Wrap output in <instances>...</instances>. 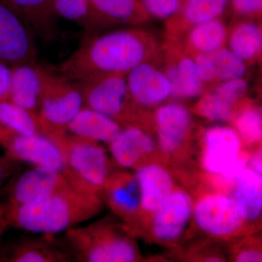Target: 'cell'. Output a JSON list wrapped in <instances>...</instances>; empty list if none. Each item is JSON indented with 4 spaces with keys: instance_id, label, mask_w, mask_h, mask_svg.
<instances>
[{
    "instance_id": "1",
    "label": "cell",
    "mask_w": 262,
    "mask_h": 262,
    "mask_svg": "<svg viewBox=\"0 0 262 262\" xmlns=\"http://www.w3.org/2000/svg\"><path fill=\"white\" fill-rule=\"evenodd\" d=\"M162 42L143 27H125L86 35L59 72L75 82L104 74H125L159 60Z\"/></svg>"
},
{
    "instance_id": "2",
    "label": "cell",
    "mask_w": 262,
    "mask_h": 262,
    "mask_svg": "<svg viewBox=\"0 0 262 262\" xmlns=\"http://www.w3.org/2000/svg\"><path fill=\"white\" fill-rule=\"evenodd\" d=\"M102 207L101 196L82 192L70 184L42 201L13 207L9 218L27 232L53 234L96 216Z\"/></svg>"
},
{
    "instance_id": "3",
    "label": "cell",
    "mask_w": 262,
    "mask_h": 262,
    "mask_svg": "<svg viewBox=\"0 0 262 262\" xmlns=\"http://www.w3.org/2000/svg\"><path fill=\"white\" fill-rule=\"evenodd\" d=\"M67 239L77 257L89 262H132L141 259L134 234L125 225L98 221L69 229Z\"/></svg>"
},
{
    "instance_id": "4",
    "label": "cell",
    "mask_w": 262,
    "mask_h": 262,
    "mask_svg": "<svg viewBox=\"0 0 262 262\" xmlns=\"http://www.w3.org/2000/svg\"><path fill=\"white\" fill-rule=\"evenodd\" d=\"M125 74H104L77 82L84 106L115 119L122 125L151 128V112L139 107L131 98Z\"/></svg>"
},
{
    "instance_id": "5",
    "label": "cell",
    "mask_w": 262,
    "mask_h": 262,
    "mask_svg": "<svg viewBox=\"0 0 262 262\" xmlns=\"http://www.w3.org/2000/svg\"><path fill=\"white\" fill-rule=\"evenodd\" d=\"M64 151L67 170L64 176L75 189L101 196L111 177V162L99 143L67 135L51 137Z\"/></svg>"
},
{
    "instance_id": "6",
    "label": "cell",
    "mask_w": 262,
    "mask_h": 262,
    "mask_svg": "<svg viewBox=\"0 0 262 262\" xmlns=\"http://www.w3.org/2000/svg\"><path fill=\"white\" fill-rule=\"evenodd\" d=\"M84 106L78 84L61 72L46 68L39 116L42 134L49 136L67 133V127Z\"/></svg>"
},
{
    "instance_id": "7",
    "label": "cell",
    "mask_w": 262,
    "mask_h": 262,
    "mask_svg": "<svg viewBox=\"0 0 262 262\" xmlns=\"http://www.w3.org/2000/svg\"><path fill=\"white\" fill-rule=\"evenodd\" d=\"M192 220L198 230L215 241L232 242L253 233L232 196L211 189L198 196Z\"/></svg>"
},
{
    "instance_id": "8",
    "label": "cell",
    "mask_w": 262,
    "mask_h": 262,
    "mask_svg": "<svg viewBox=\"0 0 262 262\" xmlns=\"http://www.w3.org/2000/svg\"><path fill=\"white\" fill-rule=\"evenodd\" d=\"M151 125L165 159L186 156L194 133L192 110L175 100L164 103L151 112Z\"/></svg>"
},
{
    "instance_id": "9",
    "label": "cell",
    "mask_w": 262,
    "mask_h": 262,
    "mask_svg": "<svg viewBox=\"0 0 262 262\" xmlns=\"http://www.w3.org/2000/svg\"><path fill=\"white\" fill-rule=\"evenodd\" d=\"M160 66L170 81L172 99H194L206 91L194 56L179 41L162 42Z\"/></svg>"
},
{
    "instance_id": "10",
    "label": "cell",
    "mask_w": 262,
    "mask_h": 262,
    "mask_svg": "<svg viewBox=\"0 0 262 262\" xmlns=\"http://www.w3.org/2000/svg\"><path fill=\"white\" fill-rule=\"evenodd\" d=\"M194 201L183 187H176L150 219L145 233L157 244L173 246L181 241L193 218Z\"/></svg>"
},
{
    "instance_id": "11",
    "label": "cell",
    "mask_w": 262,
    "mask_h": 262,
    "mask_svg": "<svg viewBox=\"0 0 262 262\" xmlns=\"http://www.w3.org/2000/svg\"><path fill=\"white\" fill-rule=\"evenodd\" d=\"M0 143L13 159L54 169L63 174L67 170L64 151L51 136L43 134L20 136L0 130Z\"/></svg>"
},
{
    "instance_id": "12",
    "label": "cell",
    "mask_w": 262,
    "mask_h": 262,
    "mask_svg": "<svg viewBox=\"0 0 262 262\" xmlns=\"http://www.w3.org/2000/svg\"><path fill=\"white\" fill-rule=\"evenodd\" d=\"M201 167L204 175L222 173L237 160L244 149L232 126L213 125L201 134Z\"/></svg>"
},
{
    "instance_id": "13",
    "label": "cell",
    "mask_w": 262,
    "mask_h": 262,
    "mask_svg": "<svg viewBox=\"0 0 262 262\" xmlns=\"http://www.w3.org/2000/svg\"><path fill=\"white\" fill-rule=\"evenodd\" d=\"M108 145L114 162L122 168L136 170L150 162L160 161L156 160L163 156L151 131L140 125H123Z\"/></svg>"
},
{
    "instance_id": "14",
    "label": "cell",
    "mask_w": 262,
    "mask_h": 262,
    "mask_svg": "<svg viewBox=\"0 0 262 262\" xmlns=\"http://www.w3.org/2000/svg\"><path fill=\"white\" fill-rule=\"evenodd\" d=\"M101 194L110 209L133 234L141 232V192L135 174L113 172Z\"/></svg>"
},
{
    "instance_id": "15",
    "label": "cell",
    "mask_w": 262,
    "mask_h": 262,
    "mask_svg": "<svg viewBox=\"0 0 262 262\" xmlns=\"http://www.w3.org/2000/svg\"><path fill=\"white\" fill-rule=\"evenodd\" d=\"M37 51L30 29L0 2V61L10 67L36 63Z\"/></svg>"
},
{
    "instance_id": "16",
    "label": "cell",
    "mask_w": 262,
    "mask_h": 262,
    "mask_svg": "<svg viewBox=\"0 0 262 262\" xmlns=\"http://www.w3.org/2000/svg\"><path fill=\"white\" fill-rule=\"evenodd\" d=\"M160 60L145 62L127 74V83L133 101L148 112L171 98V86L160 66Z\"/></svg>"
},
{
    "instance_id": "17",
    "label": "cell",
    "mask_w": 262,
    "mask_h": 262,
    "mask_svg": "<svg viewBox=\"0 0 262 262\" xmlns=\"http://www.w3.org/2000/svg\"><path fill=\"white\" fill-rule=\"evenodd\" d=\"M248 90L245 77L220 82L208 88L191 110L208 121L230 122L236 106L246 97Z\"/></svg>"
},
{
    "instance_id": "18",
    "label": "cell",
    "mask_w": 262,
    "mask_h": 262,
    "mask_svg": "<svg viewBox=\"0 0 262 262\" xmlns=\"http://www.w3.org/2000/svg\"><path fill=\"white\" fill-rule=\"evenodd\" d=\"M134 174L140 188L142 233L151 217L168 199L176 186L171 173L162 161L141 165Z\"/></svg>"
},
{
    "instance_id": "19",
    "label": "cell",
    "mask_w": 262,
    "mask_h": 262,
    "mask_svg": "<svg viewBox=\"0 0 262 262\" xmlns=\"http://www.w3.org/2000/svg\"><path fill=\"white\" fill-rule=\"evenodd\" d=\"M70 184L61 172L34 166L20 174L15 181L11 195L13 207L42 201Z\"/></svg>"
},
{
    "instance_id": "20",
    "label": "cell",
    "mask_w": 262,
    "mask_h": 262,
    "mask_svg": "<svg viewBox=\"0 0 262 262\" xmlns=\"http://www.w3.org/2000/svg\"><path fill=\"white\" fill-rule=\"evenodd\" d=\"M229 0H184L179 11L165 21V39L179 41L192 27L227 13Z\"/></svg>"
},
{
    "instance_id": "21",
    "label": "cell",
    "mask_w": 262,
    "mask_h": 262,
    "mask_svg": "<svg viewBox=\"0 0 262 262\" xmlns=\"http://www.w3.org/2000/svg\"><path fill=\"white\" fill-rule=\"evenodd\" d=\"M98 32L143 27L151 21L140 0H90Z\"/></svg>"
},
{
    "instance_id": "22",
    "label": "cell",
    "mask_w": 262,
    "mask_h": 262,
    "mask_svg": "<svg viewBox=\"0 0 262 262\" xmlns=\"http://www.w3.org/2000/svg\"><path fill=\"white\" fill-rule=\"evenodd\" d=\"M253 233L262 230V174L251 166L237 176L229 193Z\"/></svg>"
},
{
    "instance_id": "23",
    "label": "cell",
    "mask_w": 262,
    "mask_h": 262,
    "mask_svg": "<svg viewBox=\"0 0 262 262\" xmlns=\"http://www.w3.org/2000/svg\"><path fill=\"white\" fill-rule=\"evenodd\" d=\"M206 89L214 84L245 77L248 65L228 48L194 56Z\"/></svg>"
},
{
    "instance_id": "24",
    "label": "cell",
    "mask_w": 262,
    "mask_h": 262,
    "mask_svg": "<svg viewBox=\"0 0 262 262\" xmlns=\"http://www.w3.org/2000/svg\"><path fill=\"white\" fill-rule=\"evenodd\" d=\"M45 70V67L36 63L12 67L11 87L8 99L21 107L38 114Z\"/></svg>"
},
{
    "instance_id": "25",
    "label": "cell",
    "mask_w": 262,
    "mask_h": 262,
    "mask_svg": "<svg viewBox=\"0 0 262 262\" xmlns=\"http://www.w3.org/2000/svg\"><path fill=\"white\" fill-rule=\"evenodd\" d=\"M123 125L115 119L83 106L67 127L74 137L110 144Z\"/></svg>"
},
{
    "instance_id": "26",
    "label": "cell",
    "mask_w": 262,
    "mask_h": 262,
    "mask_svg": "<svg viewBox=\"0 0 262 262\" xmlns=\"http://www.w3.org/2000/svg\"><path fill=\"white\" fill-rule=\"evenodd\" d=\"M227 47L248 66L262 61V20L234 19L228 27Z\"/></svg>"
},
{
    "instance_id": "27",
    "label": "cell",
    "mask_w": 262,
    "mask_h": 262,
    "mask_svg": "<svg viewBox=\"0 0 262 262\" xmlns=\"http://www.w3.org/2000/svg\"><path fill=\"white\" fill-rule=\"evenodd\" d=\"M25 23L45 39L56 34L58 15L53 0H0Z\"/></svg>"
},
{
    "instance_id": "28",
    "label": "cell",
    "mask_w": 262,
    "mask_h": 262,
    "mask_svg": "<svg viewBox=\"0 0 262 262\" xmlns=\"http://www.w3.org/2000/svg\"><path fill=\"white\" fill-rule=\"evenodd\" d=\"M227 35L228 27L222 17L192 27L179 42L194 56L226 47Z\"/></svg>"
},
{
    "instance_id": "29",
    "label": "cell",
    "mask_w": 262,
    "mask_h": 262,
    "mask_svg": "<svg viewBox=\"0 0 262 262\" xmlns=\"http://www.w3.org/2000/svg\"><path fill=\"white\" fill-rule=\"evenodd\" d=\"M229 123L238 134L244 149L251 152L262 137V105L245 98L236 106Z\"/></svg>"
},
{
    "instance_id": "30",
    "label": "cell",
    "mask_w": 262,
    "mask_h": 262,
    "mask_svg": "<svg viewBox=\"0 0 262 262\" xmlns=\"http://www.w3.org/2000/svg\"><path fill=\"white\" fill-rule=\"evenodd\" d=\"M0 128L20 136L42 134L38 114L12 102L0 101Z\"/></svg>"
},
{
    "instance_id": "31",
    "label": "cell",
    "mask_w": 262,
    "mask_h": 262,
    "mask_svg": "<svg viewBox=\"0 0 262 262\" xmlns=\"http://www.w3.org/2000/svg\"><path fill=\"white\" fill-rule=\"evenodd\" d=\"M53 4L58 17L80 26L86 35L98 34L97 24L90 0H53Z\"/></svg>"
},
{
    "instance_id": "32",
    "label": "cell",
    "mask_w": 262,
    "mask_h": 262,
    "mask_svg": "<svg viewBox=\"0 0 262 262\" xmlns=\"http://www.w3.org/2000/svg\"><path fill=\"white\" fill-rule=\"evenodd\" d=\"M29 243L19 246L12 253L10 261L16 262H48L63 261L67 256L63 253L52 247L46 243Z\"/></svg>"
},
{
    "instance_id": "33",
    "label": "cell",
    "mask_w": 262,
    "mask_h": 262,
    "mask_svg": "<svg viewBox=\"0 0 262 262\" xmlns=\"http://www.w3.org/2000/svg\"><path fill=\"white\" fill-rule=\"evenodd\" d=\"M231 259L237 262H262V230L232 241Z\"/></svg>"
},
{
    "instance_id": "34",
    "label": "cell",
    "mask_w": 262,
    "mask_h": 262,
    "mask_svg": "<svg viewBox=\"0 0 262 262\" xmlns=\"http://www.w3.org/2000/svg\"><path fill=\"white\" fill-rule=\"evenodd\" d=\"M227 13L232 20H262V0H229Z\"/></svg>"
},
{
    "instance_id": "35",
    "label": "cell",
    "mask_w": 262,
    "mask_h": 262,
    "mask_svg": "<svg viewBox=\"0 0 262 262\" xmlns=\"http://www.w3.org/2000/svg\"><path fill=\"white\" fill-rule=\"evenodd\" d=\"M140 2L150 18L166 21L179 11L183 0H140Z\"/></svg>"
},
{
    "instance_id": "36",
    "label": "cell",
    "mask_w": 262,
    "mask_h": 262,
    "mask_svg": "<svg viewBox=\"0 0 262 262\" xmlns=\"http://www.w3.org/2000/svg\"><path fill=\"white\" fill-rule=\"evenodd\" d=\"M12 80V67L0 61V101L8 99Z\"/></svg>"
},
{
    "instance_id": "37",
    "label": "cell",
    "mask_w": 262,
    "mask_h": 262,
    "mask_svg": "<svg viewBox=\"0 0 262 262\" xmlns=\"http://www.w3.org/2000/svg\"><path fill=\"white\" fill-rule=\"evenodd\" d=\"M250 153L249 166L262 174V137L258 146Z\"/></svg>"
},
{
    "instance_id": "38",
    "label": "cell",
    "mask_w": 262,
    "mask_h": 262,
    "mask_svg": "<svg viewBox=\"0 0 262 262\" xmlns=\"http://www.w3.org/2000/svg\"><path fill=\"white\" fill-rule=\"evenodd\" d=\"M11 165L6 160L0 158V185L10 177L12 172Z\"/></svg>"
},
{
    "instance_id": "39",
    "label": "cell",
    "mask_w": 262,
    "mask_h": 262,
    "mask_svg": "<svg viewBox=\"0 0 262 262\" xmlns=\"http://www.w3.org/2000/svg\"><path fill=\"white\" fill-rule=\"evenodd\" d=\"M183 1H184V0H183ZM182 3H183V2H182Z\"/></svg>"
}]
</instances>
